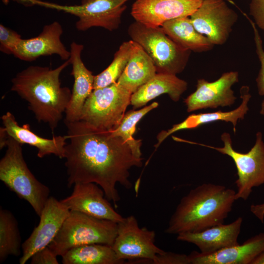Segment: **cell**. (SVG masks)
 Returning a JSON list of instances; mask_svg holds the SVG:
<instances>
[{
  "label": "cell",
  "mask_w": 264,
  "mask_h": 264,
  "mask_svg": "<svg viewBox=\"0 0 264 264\" xmlns=\"http://www.w3.org/2000/svg\"><path fill=\"white\" fill-rule=\"evenodd\" d=\"M65 124L69 140L64 157L67 187L94 183L117 208L120 200L117 184L126 189L132 187L130 170L141 167L142 158L134 156L127 142L111 132L97 129L81 120Z\"/></svg>",
  "instance_id": "obj_1"
},
{
  "label": "cell",
  "mask_w": 264,
  "mask_h": 264,
  "mask_svg": "<svg viewBox=\"0 0 264 264\" xmlns=\"http://www.w3.org/2000/svg\"><path fill=\"white\" fill-rule=\"evenodd\" d=\"M70 64V60L57 67L31 66L12 79L11 90L26 101L28 109L39 122L48 124L52 132L63 117L72 91L61 86L60 76Z\"/></svg>",
  "instance_id": "obj_2"
},
{
  "label": "cell",
  "mask_w": 264,
  "mask_h": 264,
  "mask_svg": "<svg viewBox=\"0 0 264 264\" xmlns=\"http://www.w3.org/2000/svg\"><path fill=\"white\" fill-rule=\"evenodd\" d=\"M236 191L224 186L203 183L180 200L165 232H198L223 224L231 211Z\"/></svg>",
  "instance_id": "obj_3"
},
{
  "label": "cell",
  "mask_w": 264,
  "mask_h": 264,
  "mask_svg": "<svg viewBox=\"0 0 264 264\" xmlns=\"http://www.w3.org/2000/svg\"><path fill=\"white\" fill-rule=\"evenodd\" d=\"M21 144L9 136L6 150L0 160V179L20 198L27 201L40 217L49 198V188L28 169Z\"/></svg>",
  "instance_id": "obj_4"
},
{
  "label": "cell",
  "mask_w": 264,
  "mask_h": 264,
  "mask_svg": "<svg viewBox=\"0 0 264 264\" xmlns=\"http://www.w3.org/2000/svg\"><path fill=\"white\" fill-rule=\"evenodd\" d=\"M117 233L116 222L70 211L48 246L57 256L84 244L99 243L111 246Z\"/></svg>",
  "instance_id": "obj_5"
},
{
  "label": "cell",
  "mask_w": 264,
  "mask_h": 264,
  "mask_svg": "<svg viewBox=\"0 0 264 264\" xmlns=\"http://www.w3.org/2000/svg\"><path fill=\"white\" fill-rule=\"evenodd\" d=\"M128 33L151 58L157 73L176 75L185 68L191 51L177 44L161 26L148 27L135 21L129 26Z\"/></svg>",
  "instance_id": "obj_6"
},
{
  "label": "cell",
  "mask_w": 264,
  "mask_h": 264,
  "mask_svg": "<svg viewBox=\"0 0 264 264\" xmlns=\"http://www.w3.org/2000/svg\"><path fill=\"white\" fill-rule=\"evenodd\" d=\"M220 138L223 143V146L221 147L186 142L215 150L231 158L237 170L235 200L241 198L246 200L253 188L264 184V141L262 133H256L254 146L246 153L238 152L233 148L231 137L228 132L222 133Z\"/></svg>",
  "instance_id": "obj_7"
},
{
  "label": "cell",
  "mask_w": 264,
  "mask_h": 264,
  "mask_svg": "<svg viewBox=\"0 0 264 264\" xmlns=\"http://www.w3.org/2000/svg\"><path fill=\"white\" fill-rule=\"evenodd\" d=\"M132 94L117 83L94 89L84 104L80 120L97 129L113 131L131 104Z\"/></svg>",
  "instance_id": "obj_8"
},
{
  "label": "cell",
  "mask_w": 264,
  "mask_h": 264,
  "mask_svg": "<svg viewBox=\"0 0 264 264\" xmlns=\"http://www.w3.org/2000/svg\"><path fill=\"white\" fill-rule=\"evenodd\" d=\"M128 0H82L80 5H63L40 0H27L28 4L39 5L70 14L78 17L75 26L79 31L100 27L112 31L121 22Z\"/></svg>",
  "instance_id": "obj_9"
},
{
  "label": "cell",
  "mask_w": 264,
  "mask_h": 264,
  "mask_svg": "<svg viewBox=\"0 0 264 264\" xmlns=\"http://www.w3.org/2000/svg\"><path fill=\"white\" fill-rule=\"evenodd\" d=\"M155 233L140 228L133 215L124 218L117 223V233L111 246L118 259L125 262L140 260L151 262L165 251L154 243Z\"/></svg>",
  "instance_id": "obj_10"
},
{
  "label": "cell",
  "mask_w": 264,
  "mask_h": 264,
  "mask_svg": "<svg viewBox=\"0 0 264 264\" xmlns=\"http://www.w3.org/2000/svg\"><path fill=\"white\" fill-rule=\"evenodd\" d=\"M190 18L195 29L214 45H222L238 17L223 0H204Z\"/></svg>",
  "instance_id": "obj_11"
},
{
  "label": "cell",
  "mask_w": 264,
  "mask_h": 264,
  "mask_svg": "<svg viewBox=\"0 0 264 264\" xmlns=\"http://www.w3.org/2000/svg\"><path fill=\"white\" fill-rule=\"evenodd\" d=\"M239 78L238 72L231 71L223 73L213 82L198 80L196 90L184 101L187 112L232 106L237 97L232 87L239 82Z\"/></svg>",
  "instance_id": "obj_12"
},
{
  "label": "cell",
  "mask_w": 264,
  "mask_h": 264,
  "mask_svg": "<svg viewBox=\"0 0 264 264\" xmlns=\"http://www.w3.org/2000/svg\"><path fill=\"white\" fill-rule=\"evenodd\" d=\"M70 210L60 200L49 197L45 203L38 225L22 243L20 264H25L38 250L48 246L56 237Z\"/></svg>",
  "instance_id": "obj_13"
},
{
  "label": "cell",
  "mask_w": 264,
  "mask_h": 264,
  "mask_svg": "<svg viewBox=\"0 0 264 264\" xmlns=\"http://www.w3.org/2000/svg\"><path fill=\"white\" fill-rule=\"evenodd\" d=\"M204 0H136L131 15L135 21L147 26L157 27L165 22L190 17Z\"/></svg>",
  "instance_id": "obj_14"
},
{
  "label": "cell",
  "mask_w": 264,
  "mask_h": 264,
  "mask_svg": "<svg viewBox=\"0 0 264 264\" xmlns=\"http://www.w3.org/2000/svg\"><path fill=\"white\" fill-rule=\"evenodd\" d=\"M70 211L118 223L123 217L113 208L103 189L94 183H77L71 194L60 200Z\"/></svg>",
  "instance_id": "obj_15"
},
{
  "label": "cell",
  "mask_w": 264,
  "mask_h": 264,
  "mask_svg": "<svg viewBox=\"0 0 264 264\" xmlns=\"http://www.w3.org/2000/svg\"><path fill=\"white\" fill-rule=\"evenodd\" d=\"M63 32L61 24L57 21L45 25L37 37L21 39L13 54L18 59L27 62L34 61L42 56L56 54L64 61L69 60L70 52L61 40Z\"/></svg>",
  "instance_id": "obj_16"
},
{
  "label": "cell",
  "mask_w": 264,
  "mask_h": 264,
  "mask_svg": "<svg viewBox=\"0 0 264 264\" xmlns=\"http://www.w3.org/2000/svg\"><path fill=\"white\" fill-rule=\"evenodd\" d=\"M83 44L73 42L70 44L71 74L74 78V84L70 102L65 112L64 123L80 120L84 104L94 89V77L83 63L81 54Z\"/></svg>",
  "instance_id": "obj_17"
},
{
  "label": "cell",
  "mask_w": 264,
  "mask_h": 264,
  "mask_svg": "<svg viewBox=\"0 0 264 264\" xmlns=\"http://www.w3.org/2000/svg\"><path fill=\"white\" fill-rule=\"evenodd\" d=\"M242 223V218L239 217L227 224L217 225L198 232L180 233L176 239L195 244L202 254H210L238 244Z\"/></svg>",
  "instance_id": "obj_18"
},
{
  "label": "cell",
  "mask_w": 264,
  "mask_h": 264,
  "mask_svg": "<svg viewBox=\"0 0 264 264\" xmlns=\"http://www.w3.org/2000/svg\"><path fill=\"white\" fill-rule=\"evenodd\" d=\"M251 97L249 87L242 86L240 88L241 103L236 109L228 111L218 110L191 114L181 122L174 125L167 131L159 132L157 136V143L155 147L157 148L167 137L177 131L197 129L201 126L216 121L231 123L233 125L234 132H235L238 121L244 119L249 110L248 104Z\"/></svg>",
  "instance_id": "obj_19"
},
{
  "label": "cell",
  "mask_w": 264,
  "mask_h": 264,
  "mask_svg": "<svg viewBox=\"0 0 264 264\" xmlns=\"http://www.w3.org/2000/svg\"><path fill=\"white\" fill-rule=\"evenodd\" d=\"M1 119L8 136L22 145L27 144L36 148L38 157L54 154L60 158H64L66 135L54 136L52 138L42 137L33 132L29 124L20 126L10 111L2 115Z\"/></svg>",
  "instance_id": "obj_20"
},
{
  "label": "cell",
  "mask_w": 264,
  "mask_h": 264,
  "mask_svg": "<svg viewBox=\"0 0 264 264\" xmlns=\"http://www.w3.org/2000/svg\"><path fill=\"white\" fill-rule=\"evenodd\" d=\"M264 251V233L247 240L242 244L210 254L196 251L188 255L190 264H251Z\"/></svg>",
  "instance_id": "obj_21"
},
{
  "label": "cell",
  "mask_w": 264,
  "mask_h": 264,
  "mask_svg": "<svg viewBox=\"0 0 264 264\" xmlns=\"http://www.w3.org/2000/svg\"><path fill=\"white\" fill-rule=\"evenodd\" d=\"M187 87V83L176 75L156 73L132 94L131 104L134 109L141 108L163 94H167L173 101L177 102Z\"/></svg>",
  "instance_id": "obj_22"
},
{
  "label": "cell",
  "mask_w": 264,
  "mask_h": 264,
  "mask_svg": "<svg viewBox=\"0 0 264 264\" xmlns=\"http://www.w3.org/2000/svg\"><path fill=\"white\" fill-rule=\"evenodd\" d=\"M156 73L151 58L141 45L132 41L130 59L117 83L132 94Z\"/></svg>",
  "instance_id": "obj_23"
},
{
  "label": "cell",
  "mask_w": 264,
  "mask_h": 264,
  "mask_svg": "<svg viewBox=\"0 0 264 264\" xmlns=\"http://www.w3.org/2000/svg\"><path fill=\"white\" fill-rule=\"evenodd\" d=\"M163 30L182 48L196 52L212 49L214 44L194 27L189 17H182L165 22Z\"/></svg>",
  "instance_id": "obj_24"
},
{
  "label": "cell",
  "mask_w": 264,
  "mask_h": 264,
  "mask_svg": "<svg viewBox=\"0 0 264 264\" xmlns=\"http://www.w3.org/2000/svg\"><path fill=\"white\" fill-rule=\"evenodd\" d=\"M63 264H122L110 245L92 243L72 248L62 256Z\"/></svg>",
  "instance_id": "obj_25"
},
{
  "label": "cell",
  "mask_w": 264,
  "mask_h": 264,
  "mask_svg": "<svg viewBox=\"0 0 264 264\" xmlns=\"http://www.w3.org/2000/svg\"><path fill=\"white\" fill-rule=\"evenodd\" d=\"M21 238L18 222L10 211L0 210V262L9 256H18L21 254Z\"/></svg>",
  "instance_id": "obj_26"
},
{
  "label": "cell",
  "mask_w": 264,
  "mask_h": 264,
  "mask_svg": "<svg viewBox=\"0 0 264 264\" xmlns=\"http://www.w3.org/2000/svg\"><path fill=\"white\" fill-rule=\"evenodd\" d=\"M158 106L156 102L137 110H131L125 114L119 126L112 134L121 137L129 146L133 154L138 158H141V140L133 137L136 130V126L140 119L152 110Z\"/></svg>",
  "instance_id": "obj_27"
},
{
  "label": "cell",
  "mask_w": 264,
  "mask_h": 264,
  "mask_svg": "<svg viewBox=\"0 0 264 264\" xmlns=\"http://www.w3.org/2000/svg\"><path fill=\"white\" fill-rule=\"evenodd\" d=\"M132 40L123 43L115 53L111 64L102 72L95 76L94 89L104 88L117 83L130 59Z\"/></svg>",
  "instance_id": "obj_28"
},
{
  "label": "cell",
  "mask_w": 264,
  "mask_h": 264,
  "mask_svg": "<svg viewBox=\"0 0 264 264\" xmlns=\"http://www.w3.org/2000/svg\"><path fill=\"white\" fill-rule=\"evenodd\" d=\"M250 23L254 33V41L256 45V52L261 63L259 70L256 81L258 94L261 96L264 95V50L263 41L256 24L251 19L247 17Z\"/></svg>",
  "instance_id": "obj_29"
},
{
  "label": "cell",
  "mask_w": 264,
  "mask_h": 264,
  "mask_svg": "<svg viewBox=\"0 0 264 264\" xmlns=\"http://www.w3.org/2000/svg\"><path fill=\"white\" fill-rule=\"evenodd\" d=\"M21 36L15 31L0 25V50L4 53L13 54Z\"/></svg>",
  "instance_id": "obj_30"
},
{
  "label": "cell",
  "mask_w": 264,
  "mask_h": 264,
  "mask_svg": "<svg viewBox=\"0 0 264 264\" xmlns=\"http://www.w3.org/2000/svg\"><path fill=\"white\" fill-rule=\"evenodd\" d=\"M154 264H190L188 255L165 251L152 261Z\"/></svg>",
  "instance_id": "obj_31"
},
{
  "label": "cell",
  "mask_w": 264,
  "mask_h": 264,
  "mask_svg": "<svg viewBox=\"0 0 264 264\" xmlns=\"http://www.w3.org/2000/svg\"><path fill=\"white\" fill-rule=\"evenodd\" d=\"M57 256L48 247L36 252L30 258L31 264H58Z\"/></svg>",
  "instance_id": "obj_32"
},
{
  "label": "cell",
  "mask_w": 264,
  "mask_h": 264,
  "mask_svg": "<svg viewBox=\"0 0 264 264\" xmlns=\"http://www.w3.org/2000/svg\"><path fill=\"white\" fill-rule=\"evenodd\" d=\"M249 11L255 24L264 31V0H251Z\"/></svg>",
  "instance_id": "obj_33"
},
{
  "label": "cell",
  "mask_w": 264,
  "mask_h": 264,
  "mask_svg": "<svg viewBox=\"0 0 264 264\" xmlns=\"http://www.w3.org/2000/svg\"><path fill=\"white\" fill-rule=\"evenodd\" d=\"M9 138V136L4 128V127L0 128V149H2L4 147H6V144Z\"/></svg>",
  "instance_id": "obj_34"
},
{
  "label": "cell",
  "mask_w": 264,
  "mask_h": 264,
  "mask_svg": "<svg viewBox=\"0 0 264 264\" xmlns=\"http://www.w3.org/2000/svg\"><path fill=\"white\" fill-rule=\"evenodd\" d=\"M251 264H264V251L252 262Z\"/></svg>",
  "instance_id": "obj_35"
},
{
  "label": "cell",
  "mask_w": 264,
  "mask_h": 264,
  "mask_svg": "<svg viewBox=\"0 0 264 264\" xmlns=\"http://www.w3.org/2000/svg\"><path fill=\"white\" fill-rule=\"evenodd\" d=\"M260 113L261 114L264 116V99L263 100L261 103Z\"/></svg>",
  "instance_id": "obj_36"
},
{
  "label": "cell",
  "mask_w": 264,
  "mask_h": 264,
  "mask_svg": "<svg viewBox=\"0 0 264 264\" xmlns=\"http://www.w3.org/2000/svg\"></svg>",
  "instance_id": "obj_37"
}]
</instances>
